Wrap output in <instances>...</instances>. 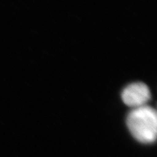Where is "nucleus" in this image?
Masks as SVG:
<instances>
[{"label":"nucleus","instance_id":"1","mask_svg":"<svg viewBox=\"0 0 157 157\" xmlns=\"http://www.w3.org/2000/svg\"><path fill=\"white\" fill-rule=\"evenodd\" d=\"M126 124L132 135L140 142L152 144L156 139L157 116L149 105L132 109L128 115Z\"/></svg>","mask_w":157,"mask_h":157},{"label":"nucleus","instance_id":"2","mask_svg":"<svg viewBox=\"0 0 157 157\" xmlns=\"http://www.w3.org/2000/svg\"><path fill=\"white\" fill-rule=\"evenodd\" d=\"M121 97L127 106L135 109L147 105L151 98V92L145 83L134 82L124 88Z\"/></svg>","mask_w":157,"mask_h":157}]
</instances>
